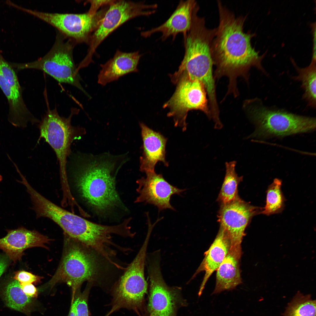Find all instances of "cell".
<instances>
[{
	"label": "cell",
	"instance_id": "1",
	"mask_svg": "<svg viewBox=\"0 0 316 316\" xmlns=\"http://www.w3.org/2000/svg\"><path fill=\"white\" fill-rule=\"evenodd\" d=\"M217 3L219 24L211 48L216 67L214 78L227 77V94L236 97L238 95L237 78L242 76L248 80L249 71L253 67L264 72L261 61L265 54L260 55L252 46L251 40L255 34L244 31L247 16L236 17L220 1Z\"/></svg>",
	"mask_w": 316,
	"mask_h": 316
},
{
	"label": "cell",
	"instance_id": "2",
	"mask_svg": "<svg viewBox=\"0 0 316 316\" xmlns=\"http://www.w3.org/2000/svg\"><path fill=\"white\" fill-rule=\"evenodd\" d=\"M71 166L83 198L98 215H106L117 208L126 209L116 189V176L128 160L126 154L108 153L75 156Z\"/></svg>",
	"mask_w": 316,
	"mask_h": 316
},
{
	"label": "cell",
	"instance_id": "3",
	"mask_svg": "<svg viewBox=\"0 0 316 316\" xmlns=\"http://www.w3.org/2000/svg\"><path fill=\"white\" fill-rule=\"evenodd\" d=\"M217 31V28L207 27L204 17L199 16L197 12L193 14L191 27L184 38L183 59L178 71L172 77L175 83L182 75L199 81L204 86L211 99L216 97L211 48Z\"/></svg>",
	"mask_w": 316,
	"mask_h": 316
},
{
	"label": "cell",
	"instance_id": "4",
	"mask_svg": "<svg viewBox=\"0 0 316 316\" xmlns=\"http://www.w3.org/2000/svg\"><path fill=\"white\" fill-rule=\"evenodd\" d=\"M244 110L255 129L250 138H267L284 137L309 132L316 128L315 118L293 114L264 106L257 98L245 101Z\"/></svg>",
	"mask_w": 316,
	"mask_h": 316
},
{
	"label": "cell",
	"instance_id": "5",
	"mask_svg": "<svg viewBox=\"0 0 316 316\" xmlns=\"http://www.w3.org/2000/svg\"><path fill=\"white\" fill-rule=\"evenodd\" d=\"M75 43L59 32L53 46L43 57L33 62L13 65L19 69H32L42 71L59 82L71 85L88 96L80 83L78 69L73 59Z\"/></svg>",
	"mask_w": 316,
	"mask_h": 316
},
{
	"label": "cell",
	"instance_id": "6",
	"mask_svg": "<svg viewBox=\"0 0 316 316\" xmlns=\"http://www.w3.org/2000/svg\"><path fill=\"white\" fill-rule=\"evenodd\" d=\"M78 111L73 110L69 117L65 118L60 116L56 109H49L39 123L40 135L38 143L44 139L54 150L59 162L63 185H68L67 158L71 153V144L85 133L84 128L71 125L72 117L77 113Z\"/></svg>",
	"mask_w": 316,
	"mask_h": 316
},
{
	"label": "cell",
	"instance_id": "7",
	"mask_svg": "<svg viewBox=\"0 0 316 316\" xmlns=\"http://www.w3.org/2000/svg\"><path fill=\"white\" fill-rule=\"evenodd\" d=\"M150 235L147 233L137 255L115 286L109 314L121 308L137 310L142 307L147 288L144 267Z\"/></svg>",
	"mask_w": 316,
	"mask_h": 316
},
{
	"label": "cell",
	"instance_id": "8",
	"mask_svg": "<svg viewBox=\"0 0 316 316\" xmlns=\"http://www.w3.org/2000/svg\"><path fill=\"white\" fill-rule=\"evenodd\" d=\"M96 253L79 244L67 246L58 269L49 283L51 285L64 282L75 291L85 281H93L99 275L100 265Z\"/></svg>",
	"mask_w": 316,
	"mask_h": 316
},
{
	"label": "cell",
	"instance_id": "9",
	"mask_svg": "<svg viewBox=\"0 0 316 316\" xmlns=\"http://www.w3.org/2000/svg\"><path fill=\"white\" fill-rule=\"evenodd\" d=\"M37 217L49 218L59 225L70 238L85 243L94 235L95 223L79 216L55 205L31 186L27 188Z\"/></svg>",
	"mask_w": 316,
	"mask_h": 316
},
{
	"label": "cell",
	"instance_id": "10",
	"mask_svg": "<svg viewBox=\"0 0 316 316\" xmlns=\"http://www.w3.org/2000/svg\"><path fill=\"white\" fill-rule=\"evenodd\" d=\"M156 4H148L142 2L115 0L110 5L97 28L92 34L84 61H92V57L97 47L112 32L125 22L135 17L148 16L154 14Z\"/></svg>",
	"mask_w": 316,
	"mask_h": 316
},
{
	"label": "cell",
	"instance_id": "11",
	"mask_svg": "<svg viewBox=\"0 0 316 316\" xmlns=\"http://www.w3.org/2000/svg\"><path fill=\"white\" fill-rule=\"evenodd\" d=\"M107 9L104 6L93 15L60 13L24 9L26 12L53 26L75 43L89 44L91 37L100 25Z\"/></svg>",
	"mask_w": 316,
	"mask_h": 316
},
{
	"label": "cell",
	"instance_id": "12",
	"mask_svg": "<svg viewBox=\"0 0 316 316\" xmlns=\"http://www.w3.org/2000/svg\"><path fill=\"white\" fill-rule=\"evenodd\" d=\"M176 82L175 92L164 105L169 109L168 115L173 117L175 126L185 130L187 113L192 110H200L211 119L207 93L203 84L185 75L180 77Z\"/></svg>",
	"mask_w": 316,
	"mask_h": 316
},
{
	"label": "cell",
	"instance_id": "13",
	"mask_svg": "<svg viewBox=\"0 0 316 316\" xmlns=\"http://www.w3.org/2000/svg\"><path fill=\"white\" fill-rule=\"evenodd\" d=\"M159 254H152L148 262L149 316H176L180 302V291L177 288L169 287L165 282L160 269Z\"/></svg>",
	"mask_w": 316,
	"mask_h": 316
},
{
	"label": "cell",
	"instance_id": "14",
	"mask_svg": "<svg viewBox=\"0 0 316 316\" xmlns=\"http://www.w3.org/2000/svg\"><path fill=\"white\" fill-rule=\"evenodd\" d=\"M262 208L251 205L238 197L222 204L218 215L220 226L230 238V248L242 251L241 243L245 229L252 217L261 214Z\"/></svg>",
	"mask_w": 316,
	"mask_h": 316
},
{
	"label": "cell",
	"instance_id": "15",
	"mask_svg": "<svg viewBox=\"0 0 316 316\" xmlns=\"http://www.w3.org/2000/svg\"><path fill=\"white\" fill-rule=\"evenodd\" d=\"M0 88L9 105V119L13 124L25 126L28 122L39 123L27 107L17 75L12 66L0 55Z\"/></svg>",
	"mask_w": 316,
	"mask_h": 316
},
{
	"label": "cell",
	"instance_id": "16",
	"mask_svg": "<svg viewBox=\"0 0 316 316\" xmlns=\"http://www.w3.org/2000/svg\"><path fill=\"white\" fill-rule=\"evenodd\" d=\"M145 177H142L136 182L138 185L136 191L139 195L135 203L144 202L157 206L159 211L166 209L175 210L170 203L171 196L180 195L186 190L180 189L170 184L161 174L155 172L146 173Z\"/></svg>",
	"mask_w": 316,
	"mask_h": 316
},
{
	"label": "cell",
	"instance_id": "17",
	"mask_svg": "<svg viewBox=\"0 0 316 316\" xmlns=\"http://www.w3.org/2000/svg\"><path fill=\"white\" fill-rule=\"evenodd\" d=\"M197 3L195 0H181L175 10L164 23L157 27L142 32L141 35L145 38L150 37L153 34L159 32L164 41L170 36L174 40L179 33L185 37L191 27L193 13Z\"/></svg>",
	"mask_w": 316,
	"mask_h": 316
},
{
	"label": "cell",
	"instance_id": "18",
	"mask_svg": "<svg viewBox=\"0 0 316 316\" xmlns=\"http://www.w3.org/2000/svg\"><path fill=\"white\" fill-rule=\"evenodd\" d=\"M4 237L0 238V249L14 262L21 260L24 251L33 247L47 248L45 244L51 240L36 231L23 227L8 230Z\"/></svg>",
	"mask_w": 316,
	"mask_h": 316
},
{
	"label": "cell",
	"instance_id": "19",
	"mask_svg": "<svg viewBox=\"0 0 316 316\" xmlns=\"http://www.w3.org/2000/svg\"><path fill=\"white\" fill-rule=\"evenodd\" d=\"M143 141V152L140 158V171L146 173L154 172L157 163L160 161L166 166L165 147L167 139L144 123H140Z\"/></svg>",
	"mask_w": 316,
	"mask_h": 316
},
{
	"label": "cell",
	"instance_id": "20",
	"mask_svg": "<svg viewBox=\"0 0 316 316\" xmlns=\"http://www.w3.org/2000/svg\"><path fill=\"white\" fill-rule=\"evenodd\" d=\"M142 55L138 51L126 53L118 50L112 58L100 65L98 83L105 86L128 73L137 72Z\"/></svg>",
	"mask_w": 316,
	"mask_h": 316
},
{
	"label": "cell",
	"instance_id": "21",
	"mask_svg": "<svg viewBox=\"0 0 316 316\" xmlns=\"http://www.w3.org/2000/svg\"><path fill=\"white\" fill-rule=\"evenodd\" d=\"M231 247L230 238L227 233L220 226L218 233L192 279L201 272H205L198 295L200 296L205 285L212 274L217 270L229 252Z\"/></svg>",
	"mask_w": 316,
	"mask_h": 316
},
{
	"label": "cell",
	"instance_id": "22",
	"mask_svg": "<svg viewBox=\"0 0 316 316\" xmlns=\"http://www.w3.org/2000/svg\"><path fill=\"white\" fill-rule=\"evenodd\" d=\"M242 251L230 249L217 269L215 287L212 294L235 288L242 283L240 261Z\"/></svg>",
	"mask_w": 316,
	"mask_h": 316
},
{
	"label": "cell",
	"instance_id": "23",
	"mask_svg": "<svg viewBox=\"0 0 316 316\" xmlns=\"http://www.w3.org/2000/svg\"><path fill=\"white\" fill-rule=\"evenodd\" d=\"M291 61L298 73V75L293 77V78L301 82V87L304 92L303 98L309 106L315 108L316 60L312 59L308 66L303 68L298 67L293 59Z\"/></svg>",
	"mask_w": 316,
	"mask_h": 316
},
{
	"label": "cell",
	"instance_id": "24",
	"mask_svg": "<svg viewBox=\"0 0 316 316\" xmlns=\"http://www.w3.org/2000/svg\"><path fill=\"white\" fill-rule=\"evenodd\" d=\"M236 162L233 161L225 163L226 174L218 197L222 204L229 203L238 196V186L243 179L235 171Z\"/></svg>",
	"mask_w": 316,
	"mask_h": 316
},
{
	"label": "cell",
	"instance_id": "25",
	"mask_svg": "<svg viewBox=\"0 0 316 316\" xmlns=\"http://www.w3.org/2000/svg\"><path fill=\"white\" fill-rule=\"evenodd\" d=\"M3 295L8 307L21 312L25 311L32 302L31 298L22 290L20 282L14 279L9 281L5 286Z\"/></svg>",
	"mask_w": 316,
	"mask_h": 316
},
{
	"label": "cell",
	"instance_id": "26",
	"mask_svg": "<svg viewBox=\"0 0 316 316\" xmlns=\"http://www.w3.org/2000/svg\"><path fill=\"white\" fill-rule=\"evenodd\" d=\"M284 316H316V301L298 293L288 304Z\"/></svg>",
	"mask_w": 316,
	"mask_h": 316
},
{
	"label": "cell",
	"instance_id": "27",
	"mask_svg": "<svg viewBox=\"0 0 316 316\" xmlns=\"http://www.w3.org/2000/svg\"><path fill=\"white\" fill-rule=\"evenodd\" d=\"M281 181L275 179L267 190L266 203L261 214L266 215L279 213L283 209L285 199L281 190Z\"/></svg>",
	"mask_w": 316,
	"mask_h": 316
},
{
	"label": "cell",
	"instance_id": "28",
	"mask_svg": "<svg viewBox=\"0 0 316 316\" xmlns=\"http://www.w3.org/2000/svg\"><path fill=\"white\" fill-rule=\"evenodd\" d=\"M89 286L78 296V300L76 306V316H89L87 305V299L90 288Z\"/></svg>",
	"mask_w": 316,
	"mask_h": 316
},
{
	"label": "cell",
	"instance_id": "29",
	"mask_svg": "<svg viewBox=\"0 0 316 316\" xmlns=\"http://www.w3.org/2000/svg\"><path fill=\"white\" fill-rule=\"evenodd\" d=\"M13 278L20 283H31L39 281L41 277L23 270L16 272Z\"/></svg>",
	"mask_w": 316,
	"mask_h": 316
},
{
	"label": "cell",
	"instance_id": "30",
	"mask_svg": "<svg viewBox=\"0 0 316 316\" xmlns=\"http://www.w3.org/2000/svg\"><path fill=\"white\" fill-rule=\"evenodd\" d=\"M115 0H90L88 2L90 4V8L88 12L90 14L93 15L98 11L101 7L109 5L114 1Z\"/></svg>",
	"mask_w": 316,
	"mask_h": 316
},
{
	"label": "cell",
	"instance_id": "31",
	"mask_svg": "<svg viewBox=\"0 0 316 316\" xmlns=\"http://www.w3.org/2000/svg\"><path fill=\"white\" fill-rule=\"evenodd\" d=\"M23 292L30 298L35 297L37 296V290L32 283H20Z\"/></svg>",
	"mask_w": 316,
	"mask_h": 316
},
{
	"label": "cell",
	"instance_id": "32",
	"mask_svg": "<svg viewBox=\"0 0 316 316\" xmlns=\"http://www.w3.org/2000/svg\"><path fill=\"white\" fill-rule=\"evenodd\" d=\"M8 258L5 256L0 257V277L9 265Z\"/></svg>",
	"mask_w": 316,
	"mask_h": 316
},
{
	"label": "cell",
	"instance_id": "33",
	"mask_svg": "<svg viewBox=\"0 0 316 316\" xmlns=\"http://www.w3.org/2000/svg\"><path fill=\"white\" fill-rule=\"evenodd\" d=\"M78 296L73 302L68 316H76V306L78 300Z\"/></svg>",
	"mask_w": 316,
	"mask_h": 316
},
{
	"label": "cell",
	"instance_id": "34",
	"mask_svg": "<svg viewBox=\"0 0 316 316\" xmlns=\"http://www.w3.org/2000/svg\"><path fill=\"white\" fill-rule=\"evenodd\" d=\"M2 177L0 175V181L2 180Z\"/></svg>",
	"mask_w": 316,
	"mask_h": 316
}]
</instances>
